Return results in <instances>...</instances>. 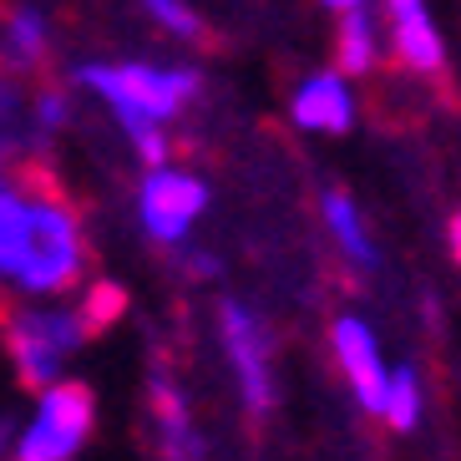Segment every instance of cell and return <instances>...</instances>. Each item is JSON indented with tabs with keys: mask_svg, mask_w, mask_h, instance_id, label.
Segmentation results:
<instances>
[{
	"mask_svg": "<svg viewBox=\"0 0 461 461\" xmlns=\"http://www.w3.org/2000/svg\"><path fill=\"white\" fill-rule=\"evenodd\" d=\"M86 274V233L51 173L36 163L0 167V279L26 294H61Z\"/></svg>",
	"mask_w": 461,
	"mask_h": 461,
	"instance_id": "obj_1",
	"label": "cell"
},
{
	"mask_svg": "<svg viewBox=\"0 0 461 461\" xmlns=\"http://www.w3.org/2000/svg\"><path fill=\"white\" fill-rule=\"evenodd\" d=\"M77 82L92 86L112 107V117L132 132L173 122L177 112L198 96V71L188 67H148V61H122V67H77Z\"/></svg>",
	"mask_w": 461,
	"mask_h": 461,
	"instance_id": "obj_2",
	"label": "cell"
},
{
	"mask_svg": "<svg viewBox=\"0 0 461 461\" xmlns=\"http://www.w3.org/2000/svg\"><path fill=\"white\" fill-rule=\"evenodd\" d=\"M0 339L11 350V366L21 375V385L31 391H46L67 355L77 345L92 339L82 310H31V304H0Z\"/></svg>",
	"mask_w": 461,
	"mask_h": 461,
	"instance_id": "obj_3",
	"label": "cell"
},
{
	"mask_svg": "<svg viewBox=\"0 0 461 461\" xmlns=\"http://www.w3.org/2000/svg\"><path fill=\"white\" fill-rule=\"evenodd\" d=\"M96 426V401L82 380H51L31 426L15 436L11 461H71Z\"/></svg>",
	"mask_w": 461,
	"mask_h": 461,
	"instance_id": "obj_4",
	"label": "cell"
},
{
	"mask_svg": "<svg viewBox=\"0 0 461 461\" xmlns=\"http://www.w3.org/2000/svg\"><path fill=\"white\" fill-rule=\"evenodd\" d=\"M203 208H208V183L198 173H183L173 163L148 167L142 193H137V213H142L148 239H158V244H183L193 233V223L203 218Z\"/></svg>",
	"mask_w": 461,
	"mask_h": 461,
	"instance_id": "obj_5",
	"label": "cell"
},
{
	"mask_svg": "<svg viewBox=\"0 0 461 461\" xmlns=\"http://www.w3.org/2000/svg\"><path fill=\"white\" fill-rule=\"evenodd\" d=\"M218 325H223V350H229V366L239 375V391H244V406L254 416L274 406V360H269V335L258 325V314L244 310L239 299H229L218 310Z\"/></svg>",
	"mask_w": 461,
	"mask_h": 461,
	"instance_id": "obj_6",
	"label": "cell"
},
{
	"mask_svg": "<svg viewBox=\"0 0 461 461\" xmlns=\"http://www.w3.org/2000/svg\"><path fill=\"white\" fill-rule=\"evenodd\" d=\"M330 350H335L339 370H345V380H350L355 401L370 411V416H380V401H385V360H380V345L375 335H370V325L360 320V314H339L335 325H330Z\"/></svg>",
	"mask_w": 461,
	"mask_h": 461,
	"instance_id": "obj_7",
	"label": "cell"
},
{
	"mask_svg": "<svg viewBox=\"0 0 461 461\" xmlns=\"http://www.w3.org/2000/svg\"><path fill=\"white\" fill-rule=\"evenodd\" d=\"M289 117L304 132H325V137L350 132V122H355L350 77L345 71H314V77H304L294 86V96H289Z\"/></svg>",
	"mask_w": 461,
	"mask_h": 461,
	"instance_id": "obj_8",
	"label": "cell"
},
{
	"mask_svg": "<svg viewBox=\"0 0 461 461\" xmlns=\"http://www.w3.org/2000/svg\"><path fill=\"white\" fill-rule=\"evenodd\" d=\"M391 51L411 77H441V67H447V41H441L426 0L391 5Z\"/></svg>",
	"mask_w": 461,
	"mask_h": 461,
	"instance_id": "obj_9",
	"label": "cell"
},
{
	"mask_svg": "<svg viewBox=\"0 0 461 461\" xmlns=\"http://www.w3.org/2000/svg\"><path fill=\"white\" fill-rule=\"evenodd\" d=\"M148 401H152L158 436H163V456L167 461H203V441H198V431H193L188 406H183V391L167 380V370H152Z\"/></svg>",
	"mask_w": 461,
	"mask_h": 461,
	"instance_id": "obj_10",
	"label": "cell"
},
{
	"mask_svg": "<svg viewBox=\"0 0 461 461\" xmlns=\"http://www.w3.org/2000/svg\"><path fill=\"white\" fill-rule=\"evenodd\" d=\"M380 67V21L355 5V11H339L335 21V71L345 77H370Z\"/></svg>",
	"mask_w": 461,
	"mask_h": 461,
	"instance_id": "obj_11",
	"label": "cell"
},
{
	"mask_svg": "<svg viewBox=\"0 0 461 461\" xmlns=\"http://www.w3.org/2000/svg\"><path fill=\"white\" fill-rule=\"evenodd\" d=\"M325 229L330 239H335L339 258H350L355 269H375V244H370L366 233V218H360V208H355V198L345 188H330L325 193Z\"/></svg>",
	"mask_w": 461,
	"mask_h": 461,
	"instance_id": "obj_12",
	"label": "cell"
},
{
	"mask_svg": "<svg viewBox=\"0 0 461 461\" xmlns=\"http://www.w3.org/2000/svg\"><path fill=\"white\" fill-rule=\"evenodd\" d=\"M46 61V21L36 11H11L5 15V67L36 71Z\"/></svg>",
	"mask_w": 461,
	"mask_h": 461,
	"instance_id": "obj_13",
	"label": "cell"
},
{
	"mask_svg": "<svg viewBox=\"0 0 461 461\" xmlns=\"http://www.w3.org/2000/svg\"><path fill=\"white\" fill-rule=\"evenodd\" d=\"M420 411H426V401H420V380L416 370H391L385 375V401H380V416L391 420L395 431H416L420 426Z\"/></svg>",
	"mask_w": 461,
	"mask_h": 461,
	"instance_id": "obj_14",
	"label": "cell"
},
{
	"mask_svg": "<svg viewBox=\"0 0 461 461\" xmlns=\"http://www.w3.org/2000/svg\"><path fill=\"white\" fill-rule=\"evenodd\" d=\"M142 5H148V15L167 36H177V41H203L208 36V26L198 21V11H193L188 0H142Z\"/></svg>",
	"mask_w": 461,
	"mask_h": 461,
	"instance_id": "obj_15",
	"label": "cell"
},
{
	"mask_svg": "<svg viewBox=\"0 0 461 461\" xmlns=\"http://www.w3.org/2000/svg\"><path fill=\"white\" fill-rule=\"evenodd\" d=\"M122 314V289L117 285H96L92 294L82 299V320H86V330H107V320H117Z\"/></svg>",
	"mask_w": 461,
	"mask_h": 461,
	"instance_id": "obj_16",
	"label": "cell"
},
{
	"mask_svg": "<svg viewBox=\"0 0 461 461\" xmlns=\"http://www.w3.org/2000/svg\"><path fill=\"white\" fill-rule=\"evenodd\" d=\"M132 148H137V158L148 167H163V163H173V142H167V132L163 127H148V132H132Z\"/></svg>",
	"mask_w": 461,
	"mask_h": 461,
	"instance_id": "obj_17",
	"label": "cell"
},
{
	"mask_svg": "<svg viewBox=\"0 0 461 461\" xmlns=\"http://www.w3.org/2000/svg\"><path fill=\"white\" fill-rule=\"evenodd\" d=\"M67 117H71V107H67V96H61V92H41V96H36V127H41V132H56Z\"/></svg>",
	"mask_w": 461,
	"mask_h": 461,
	"instance_id": "obj_18",
	"label": "cell"
},
{
	"mask_svg": "<svg viewBox=\"0 0 461 461\" xmlns=\"http://www.w3.org/2000/svg\"><path fill=\"white\" fill-rule=\"evenodd\" d=\"M177 254H183V264H188L193 279H213V274H218V258L198 254V249H177Z\"/></svg>",
	"mask_w": 461,
	"mask_h": 461,
	"instance_id": "obj_19",
	"label": "cell"
},
{
	"mask_svg": "<svg viewBox=\"0 0 461 461\" xmlns=\"http://www.w3.org/2000/svg\"><path fill=\"white\" fill-rule=\"evenodd\" d=\"M447 239H451V258L461 264V208L451 213V223H447Z\"/></svg>",
	"mask_w": 461,
	"mask_h": 461,
	"instance_id": "obj_20",
	"label": "cell"
},
{
	"mask_svg": "<svg viewBox=\"0 0 461 461\" xmlns=\"http://www.w3.org/2000/svg\"><path fill=\"white\" fill-rule=\"evenodd\" d=\"M320 5H330V11H355V5H370V0H320Z\"/></svg>",
	"mask_w": 461,
	"mask_h": 461,
	"instance_id": "obj_21",
	"label": "cell"
}]
</instances>
